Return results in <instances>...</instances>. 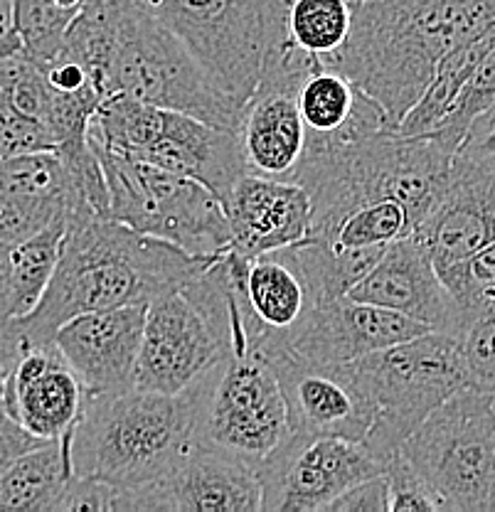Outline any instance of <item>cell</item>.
I'll list each match as a JSON object with an SVG mask.
<instances>
[{
    "mask_svg": "<svg viewBox=\"0 0 495 512\" xmlns=\"http://www.w3.org/2000/svg\"><path fill=\"white\" fill-rule=\"evenodd\" d=\"M5 375L8 372L0 370V421L8 419V409H5Z\"/></svg>",
    "mask_w": 495,
    "mask_h": 512,
    "instance_id": "obj_44",
    "label": "cell"
},
{
    "mask_svg": "<svg viewBox=\"0 0 495 512\" xmlns=\"http://www.w3.org/2000/svg\"><path fill=\"white\" fill-rule=\"evenodd\" d=\"M239 106L286 40L289 0H141Z\"/></svg>",
    "mask_w": 495,
    "mask_h": 512,
    "instance_id": "obj_8",
    "label": "cell"
},
{
    "mask_svg": "<svg viewBox=\"0 0 495 512\" xmlns=\"http://www.w3.org/2000/svg\"><path fill=\"white\" fill-rule=\"evenodd\" d=\"M284 394L294 436H335L363 441L375 407L348 365H323L286 345L262 350Z\"/></svg>",
    "mask_w": 495,
    "mask_h": 512,
    "instance_id": "obj_14",
    "label": "cell"
},
{
    "mask_svg": "<svg viewBox=\"0 0 495 512\" xmlns=\"http://www.w3.org/2000/svg\"><path fill=\"white\" fill-rule=\"evenodd\" d=\"M87 402V389L57 345H25L5 375L8 419L42 441H67Z\"/></svg>",
    "mask_w": 495,
    "mask_h": 512,
    "instance_id": "obj_19",
    "label": "cell"
},
{
    "mask_svg": "<svg viewBox=\"0 0 495 512\" xmlns=\"http://www.w3.org/2000/svg\"><path fill=\"white\" fill-rule=\"evenodd\" d=\"M230 249L254 259L311 234V197L294 180L244 173L225 202Z\"/></svg>",
    "mask_w": 495,
    "mask_h": 512,
    "instance_id": "obj_23",
    "label": "cell"
},
{
    "mask_svg": "<svg viewBox=\"0 0 495 512\" xmlns=\"http://www.w3.org/2000/svg\"><path fill=\"white\" fill-rule=\"evenodd\" d=\"M188 392L195 444L230 453L254 471L291 436L284 394L262 352L225 355Z\"/></svg>",
    "mask_w": 495,
    "mask_h": 512,
    "instance_id": "obj_11",
    "label": "cell"
},
{
    "mask_svg": "<svg viewBox=\"0 0 495 512\" xmlns=\"http://www.w3.org/2000/svg\"><path fill=\"white\" fill-rule=\"evenodd\" d=\"M456 338L466 365L468 387L495 394V313L471 318Z\"/></svg>",
    "mask_w": 495,
    "mask_h": 512,
    "instance_id": "obj_34",
    "label": "cell"
},
{
    "mask_svg": "<svg viewBox=\"0 0 495 512\" xmlns=\"http://www.w3.org/2000/svg\"><path fill=\"white\" fill-rule=\"evenodd\" d=\"M399 453L441 510L495 512V394L463 387L409 434Z\"/></svg>",
    "mask_w": 495,
    "mask_h": 512,
    "instance_id": "obj_9",
    "label": "cell"
},
{
    "mask_svg": "<svg viewBox=\"0 0 495 512\" xmlns=\"http://www.w3.org/2000/svg\"><path fill=\"white\" fill-rule=\"evenodd\" d=\"M345 296L390 308L431 330L459 333V308L436 274L427 247L414 234L387 244L375 266Z\"/></svg>",
    "mask_w": 495,
    "mask_h": 512,
    "instance_id": "obj_22",
    "label": "cell"
},
{
    "mask_svg": "<svg viewBox=\"0 0 495 512\" xmlns=\"http://www.w3.org/2000/svg\"><path fill=\"white\" fill-rule=\"evenodd\" d=\"M23 348L25 340L20 335L18 323L15 320H0V370L8 372Z\"/></svg>",
    "mask_w": 495,
    "mask_h": 512,
    "instance_id": "obj_41",
    "label": "cell"
},
{
    "mask_svg": "<svg viewBox=\"0 0 495 512\" xmlns=\"http://www.w3.org/2000/svg\"><path fill=\"white\" fill-rule=\"evenodd\" d=\"M298 111L306 124V143L348 141L390 131L375 101L323 60H316L298 87Z\"/></svg>",
    "mask_w": 495,
    "mask_h": 512,
    "instance_id": "obj_24",
    "label": "cell"
},
{
    "mask_svg": "<svg viewBox=\"0 0 495 512\" xmlns=\"http://www.w3.org/2000/svg\"><path fill=\"white\" fill-rule=\"evenodd\" d=\"M69 476L72 468L62 441H45L20 453L0 473V512H55Z\"/></svg>",
    "mask_w": 495,
    "mask_h": 512,
    "instance_id": "obj_27",
    "label": "cell"
},
{
    "mask_svg": "<svg viewBox=\"0 0 495 512\" xmlns=\"http://www.w3.org/2000/svg\"><path fill=\"white\" fill-rule=\"evenodd\" d=\"M67 224H52L23 242H0V320H20L50 284Z\"/></svg>",
    "mask_w": 495,
    "mask_h": 512,
    "instance_id": "obj_26",
    "label": "cell"
},
{
    "mask_svg": "<svg viewBox=\"0 0 495 512\" xmlns=\"http://www.w3.org/2000/svg\"><path fill=\"white\" fill-rule=\"evenodd\" d=\"M124 512V490L89 476H69L55 512Z\"/></svg>",
    "mask_w": 495,
    "mask_h": 512,
    "instance_id": "obj_37",
    "label": "cell"
},
{
    "mask_svg": "<svg viewBox=\"0 0 495 512\" xmlns=\"http://www.w3.org/2000/svg\"><path fill=\"white\" fill-rule=\"evenodd\" d=\"M40 151H55V138L50 128L20 114L0 89V158Z\"/></svg>",
    "mask_w": 495,
    "mask_h": 512,
    "instance_id": "obj_35",
    "label": "cell"
},
{
    "mask_svg": "<svg viewBox=\"0 0 495 512\" xmlns=\"http://www.w3.org/2000/svg\"><path fill=\"white\" fill-rule=\"evenodd\" d=\"M227 355L225 343L193 298L178 288L146 306L133 387L180 394Z\"/></svg>",
    "mask_w": 495,
    "mask_h": 512,
    "instance_id": "obj_15",
    "label": "cell"
},
{
    "mask_svg": "<svg viewBox=\"0 0 495 512\" xmlns=\"http://www.w3.org/2000/svg\"><path fill=\"white\" fill-rule=\"evenodd\" d=\"M429 330L419 320L390 308L338 296L313 306L286 348L323 365H348L358 357L412 340Z\"/></svg>",
    "mask_w": 495,
    "mask_h": 512,
    "instance_id": "obj_20",
    "label": "cell"
},
{
    "mask_svg": "<svg viewBox=\"0 0 495 512\" xmlns=\"http://www.w3.org/2000/svg\"><path fill=\"white\" fill-rule=\"evenodd\" d=\"M89 0H13L10 28L20 40V52L35 62H47L82 15Z\"/></svg>",
    "mask_w": 495,
    "mask_h": 512,
    "instance_id": "obj_29",
    "label": "cell"
},
{
    "mask_svg": "<svg viewBox=\"0 0 495 512\" xmlns=\"http://www.w3.org/2000/svg\"><path fill=\"white\" fill-rule=\"evenodd\" d=\"M146 306H121L69 318L52 343L77 372L87 394L133 389Z\"/></svg>",
    "mask_w": 495,
    "mask_h": 512,
    "instance_id": "obj_21",
    "label": "cell"
},
{
    "mask_svg": "<svg viewBox=\"0 0 495 512\" xmlns=\"http://www.w3.org/2000/svg\"><path fill=\"white\" fill-rule=\"evenodd\" d=\"M387 247H335L318 237H306L301 242L284 247L286 256L301 271L313 306L345 296L367 271L375 266Z\"/></svg>",
    "mask_w": 495,
    "mask_h": 512,
    "instance_id": "obj_28",
    "label": "cell"
},
{
    "mask_svg": "<svg viewBox=\"0 0 495 512\" xmlns=\"http://www.w3.org/2000/svg\"><path fill=\"white\" fill-rule=\"evenodd\" d=\"M55 55L82 64L101 99L126 94L237 131L242 106L141 0H89Z\"/></svg>",
    "mask_w": 495,
    "mask_h": 512,
    "instance_id": "obj_1",
    "label": "cell"
},
{
    "mask_svg": "<svg viewBox=\"0 0 495 512\" xmlns=\"http://www.w3.org/2000/svg\"><path fill=\"white\" fill-rule=\"evenodd\" d=\"M89 141L119 156L188 175L212 190L222 207L234 183L247 173L237 131L126 94L101 99L89 124Z\"/></svg>",
    "mask_w": 495,
    "mask_h": 512,
    "instance_id": "obj_6",
    "label": "cell"
},
{
    "mask_svg": "<svg viewBox=\"0 0 495 512\" xmlns=\"http://www.w3.org/2000/svg\"><path fill=\"white\" fill-rule=\"evenodd\" d=\"M210 259L133 232L111 217H77L67 222L45 293L33 311L15 323L25 345L50 343L69 318L121 306H148L163 293L178 291Z\"/></svg>",
    "mask_w": 495,
    "mask_h": 512,
    "instance_id": "obj_2",
    "label": "cell"
},
{
    "mask_svg": "<svg viewBox=\"0 0 495 512\" xmlns=\"http://www.w3.org/2000/svg\"><path fill=\"white\" fill-rule=\"evenodd\" d=\"M89 215L99 217L55 151L0 158V242H23Z\"/></svg>",
    "mask_w": 495,
    "mask_h": 512,
    "instance_id": "obj_18",
    "label": "cell"
},
{
    "mask_svg": "<svg viewBox=\"0 0 495 512\" xmlns=\"http://www.w3.org/2000/svg\"><path fill=\"white\" fill-rule=\"evenodd\" d=\"M326 512H390V493H387L385 473L353 485L338 498L330 500Z\"/></svg>",
    "mask_w": 495,
    "mask_h": 512,
    "instance_id": "obj_38",
    "label": "cell"
},
{
    "mask_svg": "<svg viewBox=\"0 0 495 512\" xmlns=\"http://www.w3.org/2000/svg\"><path fill=\"white\" fill-rule=\"evenodd\" d=\"M15 52H20V40H18V35L10 30V32H5L3 37H0V57L15 55Z\"/></svg>",
    "mask_w": 495,
    "mask_h": 512,
    "instance_id": "obj_42",
    "label": "cell"
},
{
    "mask_svg": "<svg viewBox=\"0 0 495 512\" xmlns=\"http://www.w3.org/2000/svg\"><path fill=\"white\" fill-rule=\"evenodd\" d=\"M262 510L257 471L225 451L193 444L178 466L148 488L124 493V512Z\"/></svg>",
    "mask_w": 495,
    "mask_h": 512,
    "instance_id": "obj_16",
    "label": "cell"
},
{
    "mask_svg": "<svg viewBox=\"0 0 495 512\" xmlns=\"http://www.w3.org/2000/svg\"><path fill=\"white\" fill-rule=\"evenodd\" d=\"M353 3H358V0H353Z\"/></svg>",
    "mask_w": 495,
    "mask_h": 512,
    "instance_id": "obj_45",
    "label": "cell"
},
{
    "mask_svg": "<svg viewBox=\"0 0 495 512\" xmlns=\"http://www.w3.org/2000/svg\"><path fill=\"white\" fill-rule=\"evenodd\" d=\"M10 3L13 0H0V37L13 30L10 28Z\"/></svg>",
    "mask_w": 495,
    "mask_h": 512,
    "instance_id": "obj_43",
    "label": "cell"
},
{
    "mask_svg": "<svg viewBox=\"0 0 495 512\" xmlns=\"http://www.w3.org/2000/svg\"><path fill=\"white\" fill-rule=\"evenodd\" d=\"M495 99V45L486 55L481 57V62L473 67V72L468 74V79L463 82L461 92L456 94L454 106L446 114V119L441 121L429 136H434L436 141L444 143L449 151L456 153V148L461 146L463 136H466L468 126L493 104Z\"/></svg>",
    "mask_w": 495,
    "mask_h": 512,
    "instance_id": "obj_33",
    "label": "cell"
},
{
    "mask_svg": "<svg viewBox=\"0 0 495 512\" xmlns=\"http://www.w3.org/2000/svg\"><path fill=\"white\" fill-rule=\"evenodd\" d=\"M92 148L104 170L111 220L193 256L210 259L230 249L227 212L212 190L188 175Z\"/></svg>",
    "mask_w": 495,
    "mask_h": 512,
    "instance_id": "obj_10",
    "label": "cell"
},
{
    "mask_svg": "<svg viewBox=\"0 0 495 512\" xmlns=\"http://www.w3.org/2000/svg\"><path fill=\"white\" fill-rule=\"evenodd\" d=\"M456 153H461V156L466 158L495 160V99L493 104L468 126L466 136H463Z\"/></svg>",
    "mask_w": 495,
    "mask_h": 512,
    "instance_id": "obj_39",
    "label": "cell"
},
{
    "mask_svg": "<svg viewBox=\"0 0 495 512\" xmlns=\"http://www.w3.org/2000/svg\"><path fill=\"white\" fill-rule=\"evenodd\" d=\"M459 308V333L471 318L495 313V242L483 247L471 259L439 274ZM456 333V335H459Z\"/></svg>",
    "mask_w": 495,
    "mask_h": 512,
    "instance_id": "obj_32",
    "label": "cell"
},
{
    "mask_svg": "<svg viewBox=\"0 0 495 512\" xmlns=\"http://www.w3.org/2000/svg\"><path fill=\"white\" fill-rule=\"evenodd\" d=\"M454 151L434 136L377 131L348 141H308L294 183L311 197V234L323 237L365 202L395 200L412 227L446 188Z\"/></svg>",
    "mask_w": 495,
    "mask_h": 512,
    "instance_id": "obj_4",
    "label": "cell"
},
{
    "mask_svg": "<svg viewBox=\"0 0 495 512\" xmlns=\"http://www.w3.org/2000/svg\"><path fill=\"white\" fill-rule=\"evenodd\" d=\"M385 473L363 441L294 436L257 468L264 512H321L353 485Z\"/></svg>",
    "mask_w": 495,
    "mask_h": 512,
    "instance_id": "obj_13",
    "label": "cell"
},
{
    "mask_svg": "<svg viewBox=\"0 0 495 512\" xmlns=\"http://www.w3.org/2000/svg\"><path fill=\"white\" fill-rule=\"evenodd\" d=\"M495 25V0H358L343 47L326 57L375 101L390 131L449 52Z\"/></svg>",
    "mask_w": 495,
    "mask_h": 512,
    "instance_id": "obj_3",
    "label": "cell"
},
{
    "mask_svg": "<svg viewBox=\"0 0 495 512\" xmlns=\"http://www.w3.org/2000/svg\"><path fill=\"white\" fill-rule=\"evenodd\" d=\"M62 444L74 476L104 480L124 493L148 488L168 476L195 444L193 399L188 389L87 394Z\"/></svg>",
    "mask_w": 495,
    "mask_h": 512,
    "instance_id": "obj_5",
    "label": "cell"
},
{
    "mask_svg": "<svg viewBox=\"0 0 495 512\" xmlns=\"http://www.w3.org/2000/svg\"><path fill=\"white\" fill-rule=\"evenodd\" d=\"M244 298L264 335V348L289 345L313 308L306 281L284 249L247 259ZM262 348V350H264Z\"/></svg>",
    "mask_w": 495,
    "mask_h": 512,
    "instance_id": "obj_25",
    "label": "cell"
},
{
    "mask_svg": "<svg viewBox=\"0 0 495 512\" xmlns=\"http://www.w3.org/2000/svg\"><path fill=\"white\" fill-rule=\"evenodd\" d=\"M350 367L375 407L363 444L382 466L436 407L468 387L459 338L441 330L370 352Z\"/></svg>",
    "mask_w": 495,
    "mask_h": 512,
    "instance_id": "obj_7",
    "label": "cell"
},
{
    "mask_svg": "<svg viewBox=\"0 0 495 512\" xmlns=\"http://www.w3.org/2000/svg\"><path fill=\"white\" fill-rule=\"evenodd\" d=\"M412 234L427 247L436 274L495 242V160L454 153L444 192Z\"/></svg>",
    "mask_w": 495,
    "mask_h": 512,
    "instance_id": "obj_17",
    "label": "cell"
},
{
    "mask_svg": "<svg viewBox=\"0 0 495 512\" xmlns=\"http://www.w3.org/2000/svg\"><path fill=\"white\" fill-rule=\"evenodd\" d=\"M316 60L289 40L271 52L257 89L242 106L237 126L249 173L294 180L308 138L298 111V87Z\"/></svg>",
    "mask_w": 495,
    "mask_h": 512,
    "instance_id": "obj_12",
    "label": "cell"
},
{
    "mask_svg": "<svg viewBox=\"0 0 495 512\" xmlns=\"http://www.w3.org/2000/svg\"><path fill=\"white\" fill-rule=\"evenodd\" d=\"M353 23V0H289L286 40L326 60L343 47Z\"/></svg>",
    "mask_w": 495,
    "mask_h": 512,
    "instance_id": "obj_30",
    "label": "cell"
},
{
    "mask_svg": "<svg viewBox=\"0 0 495 512\" xmlns=\"http://www.w3.org/2000/svg\"><path fill=\"white\" fill-rule=\"evenodd\" d=\"M412 232V220L399 202L377 200L355 207L318 239H326L335 247H387Z\"/></svg>",
    "mask_w": 495,
    "mask_h": 512,
    "instance_id": "obj_31",
    "label": "cell"
},
{
    "mask_svg": "<svg viewBox=\"0 0 495 512\" xmlns=\"http://www.w3.org/2000/svg\"><path fill=\"white\" fill-rule=\"evenodd\" d=\"M45 444L42 439L25 431L23 426L15 424L13 419H3L0 421V473L20 456V453L30 451V448Z\"/></svg>",
    "mask_w": 495,
    "mask_h": 512,
    "instance_id": "obj_40",
    "label": "cell"
},
{
    "mask_svg": "<svg viewBox=\"0 0 495 512\" xmlns=\"http://www.w3.org/2000/svg\"><path fill=\"white\" fill-rule=\"evenodd\" d=\"M385 480L387 493H390V512L441 510L436 495L431 493L427 483L417 476V471L404 461V456L399 451L385 463Z\"/></svg>",
    "mask_w": 495,
    "mask_h": 512,
    "instance_id": "obj_36",
    "label": "cell"
}]
</instances>
